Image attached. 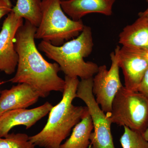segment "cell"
<instances>
[{
	"mask_svg": "<svg viewBox=\"0 0 148 148\" xmlns=\"http://www.w3.org/2000/svg\"><path fill=\"white\" fill-rule=\"evenodd\" d=\"M37 27L26 21L15 36L14 46L18 55L16 73L9 80L12 83L29 85L39 94L47 97L51 91L63 92L65 80L58 76L61 71L56 63H50L39 51L35 42Z\"/></svg>",
	"mask_w": 148,
	"mask_h": 148,
	"instance_id": "obj_1",
	"label": "cell"
},
{
	"mask_svg": "<svg viewBox=\"0 0 148 148\" xmlns=\"http://www.w3.org/2000/svg\"><path fill=\"white\" fill-rule=\"evenodd\" d=\"M66 82L61 101L49 112L47 123L41 131L29 137L36 146L42 148H60L62 142L70 135L74 126L88 111L86 107L74 106L77 98L78 78L65 76Z\"/></svg>",
	"mask_w": 148,
	"mask_h": 148,
	"instance_id": "obj_2",
	"label": "cell"
},
{
	"mask_svg": "<svg viewBox=\"0 0 148 148\" xmlns=\"http://www.w3.org/2000/svg\"><path fill=\"white\" fill-rule=\"evenodd\" d=\"M93 46L91 28L85 26L77 37L62 45L56 46L42 40L38 49L55 61L65 76L83 79L93 77L98 72L99 66L97 64L84 60L92 52Z\"/></svg>",
	"mask_w": 148,
	"mask_h": 148,
	"instance_id": "obj_3",
	"label": "cell"
},
{
	"mask_svg": "<svg viewBox=\"0 0 148 148\" xmlns=\"http://www.w3.org/2000/svg\"><path fill=\"white\" fill-rule=\"evenodd\" d=\"M61 2V0L42 1V16L37 27L35 39L59 46L82 32L85 27L82 20L75 21L66 16Z\"/></svg>",
	"mask_w": 148,
	"mask_h": 148,
	"instance_id": "obj_4",
	"label": "cell"
},
{
	"mask_svg": "<svg viewBox=\"0 0 148 148\" xmlns=\"http://www.w3.org/2000/svg\"><path fill=\"white\" fill-rule=\"evenodd\" d=\"M107 116L112 123L143 134L148 126V98L123 86L116 95L110 113Z\"/></svg>",
	"mask_w": 148,
	"mask_h": 148,
	"instance_id": "obj_5",
	"label": "cell"
},
{
	"mask_svg": "<svg viewBox=\"0 0 148 148\" xmlns=\"http://www.w3.org/2000/svg\"><path fill=\"white\" fill-rule=\"evenodd\" d=\"M93 77L79 81L77 98L86 105L93 124L90 135V148H115L111 132L112 124L108 117L95 100L92 91Z\"/></svg>",
	"mask_w": 148,
	"mask_h": 148,
	"instance_id": "obj_6",
	"label": "cell"
},
{
	"mask_svg": "<svg viewBox=\"0 0 148 148\" xmlns=\"http://www.w3.org/2000/svg\"><path fill=\"white\" fill-rule=\"evenodd\" d=\"M110 68L106 65L99 66L98 72L92 79V91L96 102L106 115L112 110L114 98L123 86L119 75L117 51L116 48L110 54Z\"/></svg>",
	"mask_w": 148,
	"mask_h": 148,
	"instance_id": "obj_7",
	"label": "cell"
},
{
	"mask_svg": "<svg viewBox=\"0 0 148 148\" xmlns=\"http://www.w3.org/2000/svg\"><path fill=\"white\" fill-rule=\"evenodd\" d=\"M116 48L119 65L124 76V87L128 90L138 91L148 68V51L125 46Z\"/></svg>",
	"mask_w": 148,
	"mask_h": 148,
	"instance_id": "obj_8",
	"label": "cell"
},
{
	"mask_svg": "<svg viewBox=\"0 0 148 148\" xmlns=\"http://www.w3.org/2000/svg\"><path fill=\"white\" fill-rule=\"evenodd\" d=\"M24 24V18L11 11L3 22L0 32V71L10 75L16 71L18 55L14 46L15 36L18 28Z\"/></svg>",
	"mask_w": 148,
	"mask_h": 148,
	"instance_id": "obj_9",
	"label": "cell"
},
{
	"mask_svg": "<svg viewBox=\"0 0 148 148\" xmlns=\"http://www.w3.org/2000/svg\"><path fill=\"white\" fill-rule=\"evenodd\" d=\"M53 106L49 102L32 109H20L6 112L0 116V137L4 138L15 126L24 125L26 129L49 113Z\"/></svg>",
	"mask_w": 148,
	"mask_h": 148,
	"instance_id": "obj_10",
	"label": "cell"
},
{
	"mask_svg": "<svg viewBox=\"0 0 148 148\" xmlns=\"http://www.w3.org/2000/svg\"><path fill=\"white\" fill-rule=\"evenodd\" d=\"M0 93V116L8 111L27 108L36 103L40 98L33 88L25 83L18 84Z\"/></svg>",
	"mask_w": 148,
	"mask_h": 148,
	"instance_id": "obj_11",
	"label": "cell"
},
{
	"mask_svg": "<svg viewBox=\"0 0 148 148\" xmlns=\"http://www.w3.org/2000/svg\"><path fill=\"white\" fill-rule=\"evenodd\" d=\"M116 0H61L64 12L75 21L88 14L99 13L107 16L112 14Z\"/></svg>",
	"mask_w": 148,
	"mask_h": 148,
	"instance_id": "obj_12",
	"label": "cell"
},
{
	"mask_svg": "<svg viewBox=\"0 0 148 148\" xmlns=\"http://www.w3.org/2000/svg\"><path fill=\"white\" fill-rule=\"evenodd\" d=\"M119 43L148 51V17L139 16L134 23L125 27L119 34Z\"/></svg>",
	"mask_w": 148,
	"mask_h": 148,
	"instance_id": "obj_13",
	"label": "cell"
},
{
	"mask_svg": "<svg viewBox=\"0 0 148 148\" xmlns=\"http://www.w3.org/2000/svg\"><path fill=\"white\" fill-rule=\"evenodd\" d=\"M93 130L92 119L88 110L80 121L73 128L70 138L61 144L60 148H88Z\"/></svg>",
	"mask_w": 148,
	"mask_h": 148,
	"instance_id": "obj_14",
	"label": "cell"
},
{
	"mask_svg": "<svg viewBox=\"0 0 148 148\" xmlns=\"http://www.w3.org/2000/svg\"><path fill=\"white\" fill-rule=\"evenodd\" d=\"M16 16L25 18L35 27H38L41 20V0H17L12 11Z\"/></svg>",
	"mask_w": 148,
	"mask_h": 148,
	"instance_id": "obj_15",
	"label": "cell"
},
{
	"mask_svg": "<svg viewBox=\"0 0 148 148\" xmlns=\"http://www.w3.org/2000/svg\"><path fill=\"white\" fill-rule=\"evenodd\" d=\"M124 132L120 139L122 148H148V142L143 133L124 126Z\"/></svg>",
	"mask_w": 148,
	"mask_h": 148,
	"instance_id": "obj_16",
	"label": "cell"
},
{
	"mask_svg": "<svg viewBox=\"0 0 148 148\" xmlns=\"http://www.w3.org/2000/svg\"><path fill=\"white\" fill-rule=\"evenodd\" d=\"M25 133H11L4 138L0 137V148H35Z\"/></svg>",
	"mask_w": 148,
	"mask_h": 148,
	"instance_id": "obj_17",
	"label": "cell"
},
{
	"mask_svg": "<svg viewBox=\"0 0 148 148\" xmlns=\"http://www.w3.org/2000/svg\"><path fill=\"white\" fill-rule=\"evenodd\" d=\"M12 8L10 0H0V20L3 16L10 13Z\"/></svg>",
	"mask_w": 148,
	"mask_h": 148,
	"instance_id": "obj_18",
	"label": "cell"
},
{
	"mask_svg": "<svg viewBox=\"0 0 148 148\" xmlns=\"http://www.w3.org/2000/svg\"><path fill=\"white\" fill-rule=\"evenodd\" d=\"M138 91L143 93L148 98V68L138 88Z\"/></svg>",
	"mask_w": 148,
	"mask_h": 148,
	"instance_id": "obj_19",
	"label": "cell"
},
{
	"mask_svg": "<svg viewBox=\"0 0 148 148\" xmlns=\"http://www.w3.org/2000/svg\"><path fill=\"white\" fill-rule=\"evenodd\" d=\"M145 1L148 4V0H145ZM138 15H139V16H145L148 17V6L145 10L142 12H140L138 14Z\"/></svg>",
	"mask_w": 148,
	"mask_h": 148,
	"instance_id": "obj_20",
	"label": "cell"
},
{
	"mask_svg": "<svg viewBox=\"0 0 148 148\" xmlns=\"http://www.w3.org/2000/svg\"><path fill=\"white\" fill-rule=\"evenodd\" d=\"M143 135L144 136V138L148 142V126L147 129H146L145 131L143 133Z\"/></svg>",
	"mask_w": 148,
	"mask_h": 148,
	"instance_id": "obj_21",
	"label": "cell"
},
{
	"mask_svg": "<svg viewBox=\"0 0 148 148\" xmlns=\"http://www.w3.org/2000/svg\"><path fill=\"white\" fill-rule=\"evenodd\" d=\"M4 82H1L0 81V86L1 85L3 84L4 83Z\"/></svg>",
	"mask_w": 148,
	"mask_h": 148,
	"instance_id": "obj_22",
	"label": "cell"
},
{
	"mask_svg": "<svg viewBox=\"0 0 148 148\" xmlns=\"http://www.w3.org/2000/svg\"><path fill=\"white\" fill-rule=\"evenodd\" d=\"M90 147H91V145H89V147H88V148H90Z\"/></svg>",
	"mask_w": 148,
	"mask_h": 148,
	"instance_id": "obj_23",
	"label": "cell"
}]
</instances>
